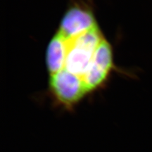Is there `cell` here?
<instances>
[{
  "label": "cell",
  "mask_w": 152,
  "mask_h": 152,
  "mask_svg": "<svg viewBox=\"0 0 152 152\" xmlns=\"http://www.w3.org/2000/svg\"><path fill=\"white\" fill-rule=\"evenodd\" d=\"M65 39L66 53L62 70L83 81L84 76L104 37L97 24L86 31Z\"/></svg>",
  "instance_id": "6da1fadb"
},
{
  "label": "cell",
  "mask_w": 152,
  "mask_h": 152,
  "mask_svg": "<svg viewBox=\"0 0 152 152\" xmlns=\"http://www.w3.org/2000/svg\"><path fill=\"white\" fill-rule=\"evenodd\" d=\"M49 90L56 107L69 112L89 94L81 79L64 70L50 76Z\"/></svg>",
  "instance_id": "7a4b0ae2"
},
{
  "label": "cell",
  "mask_w": 152,
  "mask_h": 152,
  "mask_svg": "<svg viewBox=\"0 0 152 152\" xmlns=\"http://www.w3.org/2000/svg\"><path fill=\"white\" fill-rule=\"evenodd\" d=\"M97 24L92 0H70L57 31L65 38H70Z\"/></svg>",
  "instance_id": "3957f363"
},
{
  "label": "cell",
  "mask_w": 152,
  "mask_h": 152,
  "mask_svg": "<svg viewBox=\"0 0 152 152\" xmlns=\"http://www.w3.org/2000/svg\"><path fill=\"white\" fill-rule=\"evenodd\" d=\"M115 69L112 46L104 38L99 45L83 78L89 94L102 89L105 85L113 70Z\"/></svg>",
  "instance_id": "277c9868"
},
{
  "label": "cell",
  "mask_w": 152,
  "mask_h": 152,
  "mask_svg": "<svg viewBox=\"0 0 152 152\" xmlns=\"http://www.w3.org/2000/svg\"><path fill=\"white\" fill-rule=\"evenodd\" d=\"M66 53V39L58 31L52 37L48 45L46 64L50 76L62 70Z\"/></svg>",
  "instance_id": "5b68a950"
}]
</instances>
